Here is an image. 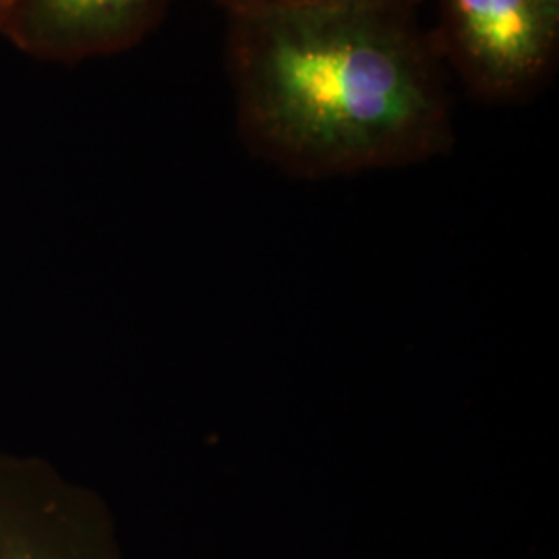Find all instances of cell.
Listing matches in <instances>:
<instances>
[{
  "instance_id": "obj_1",
  "label": "cell",
  "mask_w": 559,
  "mask_h": 559,
  "mask_svg": "<svg viewBox=\"0 0 559 559\" xmlns=\"http://www.w3.org/2000/svg\"><path fill=\"white\" fill-rule=\"evenodd\" d=\"M415 13L388 2L230 13L226 57L247 147L299 177L445 154L452 102Z\"/></svg>"
},
{
  "instance_id": "obj_5",
  "label": "cell",
  "mask_w": 559,
  "mask_h": 559,
  "mask_svg": "<svg viewBox=\"0 0 559 559\" xmlns=\"http://www.w3.org/2000/svg\"><path fill=\"white\" fill-rule=\"evenodd\" d=\"M224 11L242 13V11H258V9H280V7H313V4H334V2H388V4H402L417 9L423 0H216Z\"/></svg>"
},
{
  "instance_id": "obj_2",
  "label": "cell",
  "mask_w": 559,
  "mask_h": 559,
  "mask_svg": "<svg viewBox=\"0 0 559 559\" xmlns=\"http://www.w3.org/2000/svg\"><path fill=\"white\" fill-rule=\"evenodd\" d=\"M429 36L480 100H524L556 71L559 0H438Z\"/></svg>"
},
{
  "instance_id": "obj_3",
  "label": "cell",
  "mask_w": 559,
  "mask_h": 559,
  "mask_svg": "<svg viewBox=\"0 0 559 559\" xmlns=\"http://www.w3.org/2000/svg\"><path fill=\"white\" fill-rule=\"evenodd\" d=\"M0 559H120L117 524L52 460L0 450Z\"/></svg>"
},
{
  "instance_id": "obj_4",
  "label": "cell",
  "mask_w": 559,
  "mask_h": 559,
  "mask_svg": "<svg viewBox=\"0 0 559 559\" xmlns=\"http://www.w3.org/2000/svg\"><path fill=\"white\" fill-rule=\"evenodd\" d=\"M173 0H0V36L41 60L78 62L138 46Z\"/></svg>"
}]
</instances>
